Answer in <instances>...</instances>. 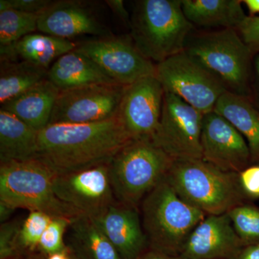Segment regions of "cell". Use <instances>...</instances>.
Listing matches in <instances>:
<instances>
[{"mask_svg":"<svg viewBox=\"0 0 259 259\" xmlns=\"http://www.w3.org/2000/svg\"><path fill=\"white\" fill-rule=\"evenodd\" d=\"M39 15L15 10L0 12V47H8L37 30Z\"/></svg>","mask_w":259,"mask_h":259,"instance_id":"484cf974","label":"cell"},{"mask_svg":"<svg viewBox=\"0 0 259 259\" xmlns=\"http://www.w3.org/2000/svg\"><path fill=\"white\" fill-rule=\"evenodd\" d=\"M136 259H182L180 256H175L148 248Z\"/></svg>","mask_w":259,"mask_h":259,"instance_id":"d590c367","label":"cell"},{"mask_svg":"<svg viewBox=\"0 0 259 259\" xmlns=\"http://www.w3.org/2000/svg\"><path fill=\"white\" fill-rule=\"evenodd\" d=\"M16 209L4 202H0V222L4 223L9 221L10 218L14 213Z\"/></svg>","mask_w":259,"mask_h":259,"instance_id":"74e56055","label":"cell"},{"mask_svg":"<svg viewBox=\"0 0 259 259\" xmlns=\"http://www.w3.org/2000/svg\"><path fill=\"white\" fill-rule=\"evenodd\" d=\"M67 245L79 259H122L105 233L91 218H74L68 228Z\"/></svg>","mask_w":259,"mask_h":259,"instance_id":"cb8c5ba5","label":"cell"},{"mask_svg":"<svg viewBox=\"0 0 259 259\" xmlns=\"http://www.w3.org/2000/svg\"><path fill=\"white\" fill-rule=\"evenodd\" d=\"M244 246L228 213L208 214L190 233L179 256L182 259H236Z\"/></svg>","mask_w":259,"mask_h":259,"instance_id":"9a60e30c","label":"cell"},{"mask_svg":"<svg viewBox=\"0 0 259 259\" xmlns=\"http://www.w3.org/2000/svg\"><path fill=\"white\" fill-rule=\"evenodd\" d=\"M18 259H26V258H25V257H21V258H19Z\"/></svg>","mask_w":259,"mask_h":259,"instance_id":"60d3db41","label":"cell"},{"mask_svg":"<svg viewBox=\"0 0 259 259\" xmlns=\"http://www.w3.org/2000/svg\"><path fill=\"white\" fill-rule=\"evenodd\" d=\"M241 0H182L186 18L194 27L237 29L247 18Z\"/></svg>","mask_w":259,"mask_h":259,"instance_id":"44dd1931","label":"cell"},{"mask_svg":"<svg viewBox=\"0 0 259 259\" xmlns=\"http://www.w3.org/2000/svg\"><path fill=\"white\" fill-rule=\"evenodd\" d=\"M249 100L259 110V54L253 59Z\"/></svg>","mask_w":259,"mask_h":259,"instance_id":"836d02e7","label":"cell"},{"mask_svg":"<svg viewBox=\"0 0 259 259\" xmlns=\"http://www.w3.org/2000/svg\"><path fill=\"white\" fill-rule=\"evenodd\" d=\"M214 111L229 121L243 136L250 153L251 164L259 163V110L249 99L226 92Z\"/></svg>","mask_w":259,"mask_h":259,"instance_id":"603a6c76","label":"cell"},{"mask_svg":"<svg viewBox=\"0 0 259 259\" xmlns=\"http://www.w3.org/2000/svg\"><path fill=\"white\" fill-rule=\"evenodd\" d=\"M37 30L47 35L69 40L89 35L112 36V32L83 2L54 1L39 15Z\"/></svg>","mask_w":259,"mask_h":259,"instance_id":"2e32d148","label":"cell"},{"mask_svg":"<svg viewBox=\"0 0 259 259\" xmlns=\"http://www.w3.org/2000/svg\"><path fill=\"white\" fill-rule=\"evenodd\" d=\"M201 146L202 160L223 171L238 174L251 164L249 148L243 136L214 111L204 115Z\"/></svg>","mask_w":259,"mask_h":259,"instance_id":"5bb4252c","label":"cell"},{"mask_svg":"<svg viewBox=\"0 0 259 259\" xmlns=\"http://www.w3.org/2000/svg\"><path fill=\"white\" fill-rule=\"evenodd\" d=\"M164 90L156 76L126 87L117 118L132 140H152L157 131Z\"/></svg>","mask_w":259,"mask_h":259,"instance_id":"4fadbf2b","label":"cell"},{"mask_svg":"<svg viewBox=\"0 0 259 259\" xmlns=\"http://www.w3.org/2000/svg\"><path fill=\"white\" fill-rule=\"evenodd\" d=\"M59 93L60 90L47 79L3 104L1 109L13 114L39 131L50 123Z\"/></svg>","mask_w":259,"mask_h":259,"instance_id":"d6986e66","label":"cell"},{"mask_svg":"<svg viewBox=\"0 0 259 259\" xmlns=\"http://www.w3.org/2000/svg\"><path fill=\"white\" fill-rule=\"evenodd\" d=\"M47 259H79L75 257L69 250L66 251L61 252V253H55L48 256Z\"/></svg>","mask_w":259,"mask_h":259,"instance_id":"ab89813d","label":"cell"},{"mask_svg":"<svg viewBox=\"0 0 259 259\" xmlns=\"http://www.w3.org/2000/svg\"><path fill=\"white\" fill-rule=\"evenodd\" d=\"M48 79L60 91L89 85L117 83L95 61L76 49L56 59L48 71Z\"/></svg>","mask_w":259,"mask_h":259,"instance_id":"ac0fdd59","label":"cell"},{"mask_svg":"<svg viewBox=\"0 0 259 259\" xmlns=\"http://www.w3.org/2000/svg\"><path fill=\"white\" fill-rule=\"evenodd\" d=\"M204 115L180 97L165 93L153 143L175 160L202 159L201 134Z\"/></svg>","mask_w":259,"mask_h":259,"instance_id":"9c48e42d","label":"cell"},{"mask_svg":"<svg viewBox=\"0 0 259 259\" xmlns=\"http://www.w3.org/2000/svg\"><path fill=\"white\" fill-rule=\"evenodd\" d=\"M54 190L61 202L91 218L98 217L116 201L110 181V161L56 174Z\"/></svg>","mask_w":259,"mask_h":259,"instance_id":"8fae6325","label":"cell"},{"mask_svg":"<svg viewBox=\"0 0 259 259\" xmlns=\"http://www.w3.org/2000/svg\"><path fill=\"white\" fill-rule=\"evenodd\" d=\"M175 159L152 140H133L110 161V177L117 202L139 207L166 178Z\"/></svg>","mask_w":259,"mask_h":259,"instance_id":"8992f818","label":"cell"},{"mask_svg":"<svg viewBox=\"0 0 259 259\" xmlns=\"http://www.w3.org/2000/svg\"><path fill=\"white\" fill-rule=\"evenodd\" d=\"M92 219L122 259H136L149 248L139 207L116 200L100 215Z\"/></svg>","mask_w":259,"mask_h":259,"instance_id":"e0dca14e","label":"cell"},{"mask_svg":"<svg viewBox=\"0 0 259 259\" xmlns=\"http://www.w3.org/2000/svg\"><path fill=\"white\" fill-rule=\"evenodd\" d=\"M76 49L95 61L119 84L128 86L156 76V64L138 51L131 37H97L83 42Z\"/></svg>","mask_w":259,"mask_h":259,"instance_id":"7c38bea8","label":"cell"},{"mask_svg":"<svg viewBox=\"0 0 259 259\" xmlns=\"http://www.w3.org/2000/svg\"><path fill=\"white\" fill-rule=\"evenodd\" d=\"M72 220L54 218L40 239L37 251L48 257L69 250L64 242V236Z\"/></svg>","mask_w":259,"mask_h":259,"instance_id":"f1b7e54d","label":"cell"},{"mask_svg":"<svg viewBox=\"0 0 259 259\" xmlns=\"http://www.w3.org/2000/svg\"><path fill=\"white\" fill-rule=\"evenodd\" d=\"M77 45L66 39L44 33L29 34L8 47H0L1 61H13L15 57L49 69L53 61L76 49Z\"/></svg>","mask_w":259,"mask_h":259,"instance_id":"ffe728a7","label":"cell"},{"mask_svg":"<svg viewBox=\"0 0 259 259\" xmlns=\"http://www.w3.org/2000/svg\"><path fill=\"white\" fill-rule=\"evenodd\" d=\"M129 28L135 47L156 64L183 52L196 29L184 14L182 0L136 1Z\"/></svg>","mask_w":259,"mask_h":259,"instance_id":"7a4b0ae2","label":"cell"},{"mask_svg":"<svg viewBox=\"0 0 259 259\" xmlns=\"http://www.w3.org/2000/svg\"><path fill=\"white\" fill-rule=\"evenodd\" d=\"M185 51L214 74L227 92L250 98L255 56L236 29H194Z\"/></svg>","mask_w":259,"mask_h":259,"instance_id":"277c9868","label":"cell"},{"mask_svg":"<svg viewBox=\"0 0 259 259\" xmlns=\"http://www.w3.org/2000/svg\"><path fill=\"white\" fill-rule=\"evenodd\" d=\"M106 4L109 8L116 15L117 18L120 19L121 21L123 22L127 26H130L131 22V15L126 10L124 2L122 0H107Z\"/></svg>","mask_w":259,"mask_h":259,"instance_id":"e575fe53","label":"cell"},{"mask_svg":"<svg viewBox=\"0 0 259 259\" xmlns=\"http://www.w3.org/2000/svg\"><path fill=\"white\" fill-rule=\"evenodd\" d=\"M232 224L245 245L259 243V207L253 202L237 206L228 212Z\"/></svg>","mask_w":259,"mask_h":259,"instance_id":"4316f807","label":"cell"},{"mask_svg":"<svg viewBox=\"0 0 259 259\" xmlns=\"http://www.w3.org/2000/svg\"><path fill=\"white\" fill-rule=\"evenodd\" d=\"M56 174L38 158L0 163V202L16 209L38 211L53 218L74 220L83 215L56 197Z\"/></svg>","mask_w":259,"mask_h":259,"instance_id":"52a82bcc","label":"cell"},{"mask_svg":"<svg viewBox=\"0 0 259 259\" xmlns=\"http://www.w3.org/2000/svg\"><path fill=\"white\" fill-rule=\"evenodd\" d=\"M236 259H259V243L245 245Z\"/></svg>","mask_w":259,"mask_h":259,"instance_id":"8d00e7d4","label":"cell"},{"mask_svg":"<svg viewBox=\"0 0 259 259\" xmlns=\"http://www.w3.org/2000/svg\"><path fill=\"white\" fill-rule=\"evenodd\" d=\"M126 87L94 84L60 91L49 124L93 123L116 118Z\"/></svg>","mask_w":259,"mask_h":259,"instance_id":"30bf717a","label":"cell"},{"mask_svg":"<svg viewBox=\"0 0 259 259\" xmlns=\"http://www.w3.org/2000/svg\"><path fill=\"white\" fill-rule=\"evenodd\" d=\"M48 71L49 69L28 61H1V105L48 79Z\"/></svg>","mask_w":259,"mask_h":259,"instance_id":"d4e9b609","label":"cell"},{"mask_svg":"<svg viewBox=\"0 0 259 259\" xmlns=\"http://www.w3.org/2000/svg\"><path fill=\"white\" fill-rule=\"evenodd\" d=\"M139 209L149 248L175 256L207 215L181 198L166 178L147 194Z\"/></svg>","mask_w":259,"mask_h":259,"instance_id":"5b68a950","label":"cell"},{"mask_svg":"<svg viewBox=\"0 0 259 259\" xmlns=\"http://www.w3.org/2000/svg\"><path fill=\"white\" fill-rule=\"evenodd\" d=\"M54 1L51 0H0V12L15 10L23 13L40 15Z\"/></svg>","mask_w":259,"mask_h":259,"instance_id":"d6a6232c","label":"cell"},{"mask_svg":"<svg viewBox=\"0 0 259 259\" xmlns=\"http://www.w3.org/2000/svg\"><path fill=\"white\" fill-rule=\"evenodd\" d=\"M156 77L165 93L177 95L204 115L214 111L227 92L214 74L185 51L156 64Z\"/></svg>","mask_w":259,"mask_h":259,"instance_id":"ba28073f","label":"cell"},{"mask_svg":"<svg viewBox=\"0 0 259 259\" xmlns=\"http://www.w3.org/2000/svg\"><path fill=\"white\" fill-rule=\"evenodd\" d=\"M47 213L32 211L24 220L19 236V251L22 257L38 250L40 239L53 220Z\"/></svg>","mask_w":259,"mask_h":259,"instance_id":"83f0119b","label":"cell"},{"mask_svg":"<svg viewBox=\"0 0 259 259\" xmlns=\"http://www.w3.org/2000/svg\"><path fill=\"white\" fill-rule=\"evenodd\" d=\"M166 180L179 196L206 214H223L251 202L238 174L227 172L202 159L175 160Z\"/></svg>","mask_w":259,"mask_h":259,"instance_id":"3957f363","label":"cell"},{"mask_svg":"<svg viewBox=\"0 0 259 259\" xmlns=\"http://www.w3.org/2000/svg\"><path fill=\"white\" fill-rule=\"evenodd\" d=\"M236 30L253 55L259 54V15H248Z\"/></svg>","mask_w":259,"mask_h":259,"instance_id":"4dcf8cb0","label":"cell"},{"mask_svg":"<svg viewBox=\"0 0 259 259\" xmlns=\"http://www.w3.org/2000/svg\"><path fill=\"white\" fill-rule=\"evenodd\" d=\"M240 185L245 195L253 202L259 199V163H253L238 173Z\"/></svg>","mask_w":259,"mask_h":259,"instance_id":"1f68e13d","label":"cell"},{"mask_svg":"<svg viewBox=\"0 0 259 259\" xmlns=\"http://www.w3.org/2000/svg\"><path fill=\"white\" fill-rule=\"evenodd\" d=\"M23 221L13 220L0 227V259L21 258L19 251V236Z\"/></svg>","mask_w":259,"mask_h":259,"instance_id":"f546056e","label":"cell"},{"mask_svg":"<svg viewBox=\"0 0 259 259\" xmlns=\"http://www.w3.org/2000/svg\"><path fill=\"white\" fill-rule=\"evenodd\" d=\"M38 131L0 109V163L37 158Z\"/></svg>","mask_w":259,"mask_h":259,"instance_id":"7402d4cb","label":"cell"},{"mask_svg":"<svg viewBox=\"0 0 259 259\" xmlns=\"http://www.w3.org/2000/svg\"><path fill=\"white\" fill-rule=\"evenodd\" d=\"M242 3L246 6L249 16H255L259 13V0H243Z\"/></svg>","mask_w":259,"mask_h":259,"instance_id":"f35d334b","label":"cell"},{"mask_svg":"<svg viewBox=\"0 0 259 259\" xmlns=\"http://www.w3.org/2000/svg\"><path fill=\"white\" fill-rule=\"evenodd\" d=\"M133 140L117 117L85 124H49L38 131L40 158L56 174L111 161Z\"/></svg>","mask_w":259,"mask_h":259,"instance_id":"6da1fadb","label":"cell"}]
</instances>
